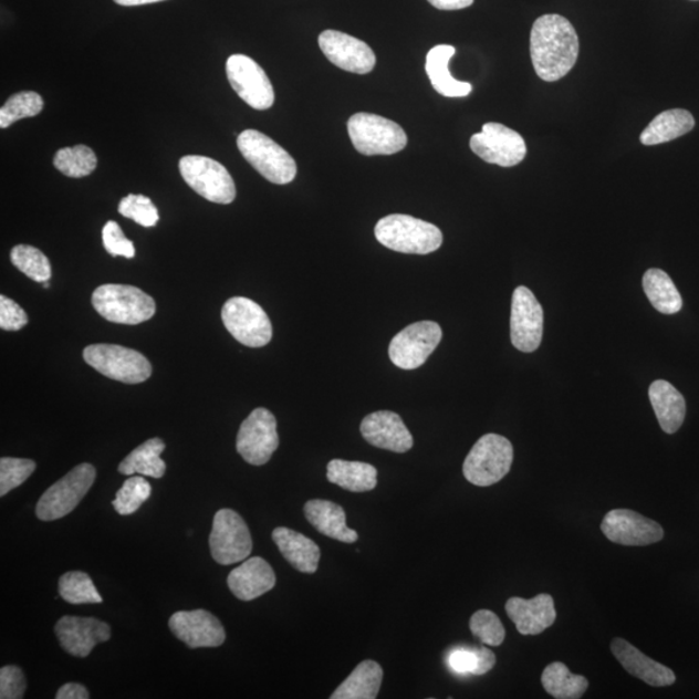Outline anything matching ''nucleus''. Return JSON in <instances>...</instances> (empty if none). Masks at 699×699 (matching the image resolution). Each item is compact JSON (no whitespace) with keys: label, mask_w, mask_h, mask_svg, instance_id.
Returning a JSON list of instances; mask_svg holds the SVG:
<instances>
[{"label":"nucleus","mask_w":699,"mask_h":699,"mask_svg":"<svg viewBox=\"0 0 699 699\" xmlns=\"http://www.w3.org/2000/svg\"><path fill=\"white\" fill-rule=\"evenodd\" d=\"M319 45L325 58L341 70L355 74H368L374 71L375 52L358 38L337 32V30H325L319 36Z\"/></svg>","instance_id":"obj_18"},{"label":"nucleus","mask_w":699,"mask_h":699,"mask_svg":"<svg viewBox=\"0 0 699 699\" xmlns=\"http://www.w3.org/2000/svg\"><path fill=\"white\" fill-rule=\"evenodd\" d=\"M455 52L453 45H436L428 53L425 71H427L431 85L438 94L446 97H466L472 93L473 86L468 82L456 81L448 70V64H450Z\"/></svg>","instance_id":"obj_27"},{"label":"nucleus","mask_w":699,"mask_h":699,"mask_svg":"<svg viewBox=\"0 0 699 699\" xmlns=\"http://www.w3.org/2000/svg\"><path fill=\"white\" fill-rule=\"evenodd\" d=\"M542 684L546 693L557 699L582 698L590 687L584 676L570 672L562 663H553L545 667Z\"/></svg>","instance_id":"obj_34"},{"label":"nucleus","mask_w":699,"mask_h":699,"mask_svg":"<svg viewBox=\"0 0 699 699\" xmlns=\"http://www.w3.org/2000/svg\"><path fill=\"white\" fill-rule=\"evenodd\" d=\"M643 286L653 307L659 313L672 315L681 310V294L665 271L650 269L645 272Z\"/></svg>","instance_id":"obj_33"},{"label":"nucleus","mask_w":699,"mask_h":699,"mask_svg":"<svg viewBox=\"0 0 699 699\" xmlns=\"http://www.w3.org/2000/svg\"><path fill=\"white\" fill-rule=\"evenodd\" d=\"M36 463L33 460L0 459V497H6L7 493L24 483L34 473Z\"/></svg>","instance_id":"obj_40"},{"label":"nucleus","mask_w":699,"mask_h":699,"mask_svg":"<svg viewBox=\"0 0 699 699\" xmlns=\"http://www.w3.org/2000/svg\"><path fill=\"white\" fill-rule=\"evenodd\" d=\"M152 495V486L144 477H131L116 493L112 505L121 515H131Z\"/></svg>","instance_id":"obj_39"},{"label":"nucleus","mask_w":699,"mask_h":699,"mask_svg":"<svg viewBox=\"0 0 699 699\" xmlns=\"http://www.w3.org/2000/svg\"><path fill=\"white\" fill-rule=\"evenodd\" d=\"M59 595L73 605L103 603L93 580L82 572H70L60 577Z\"/></svg>","instance_id":"obj_35"},{"label":"nucleus","mask_w":699,"mask_h":699,"mask_svg":"<svg viewBox=\"0 0 699 699\" xmlns=\"http://www.w3.org/2000/svg\"><path fill=\"white\" fill-rule=\"evenodd\" d=\"M649 398L660 428L667 435L678 431L687 413L686 399L670 383L657 379L649 387Z\"/></svg>","instance_id":"obj_28"},{"label":"nucleus","mask_w":699,"mask_h":699,"mask_svg":"<svg viewBox=\"0 0 699 699\" xmlns=\"http://www.w3.org/2000/svg\"><path fill=\"white\" fill-rule=\"evenodd\" d=\"M513 456L511 440L499 435H486L477 440L463 461V477L474 486L489 488L509 473Z\"/></svg>","instance_id":"obj_4"},{"label":"nucleus","mask_w":699,"mask_h":699,"mask_svg":"<svg viewBox=\"0 0 699 699\" xmlns=\"http://www.w3.org/2000/svg\"><path fill=\"white\" fill-rule=\"evenodd\" d=\"M530 53L535 73L545 82L564 79L580 56V36L560 14H544L531 29Z\"/></svg>","instance_id":"obj_1"},{"label":"nucleus","mask_w":699,"mask_h":699,"mask_svg":"<svg viewBox=\"0 0 699 699\" xmlns=\"http://www.w3.org/2000/svg\"><path fill=\"white\" fill-rule=\"evenodd\" d=\"M472 634L480 638V641L490 645V647H499L504 643L505 629L503 623L495 613L491 611H478L469 622Z\"/></svg>","instance_id":"obj_41"},{"label":"nucleus","mask_w":699,"mask_h":699,"mask_svg":"<svg viewBox=\"0 0 699 699\" xmlns=\"http://www.w3.org/2000/svg\"><path fill=\"white\" fill-rule=\"evenodd\" d=\"M169 627L191 649L218 648L226 641L222 623L216 615L204 609L173 614Z\"/></svg>","instance_id":"obj_19"},{"label":"nucleus","mask_w":699,"mask_h":699,"mask_svg":"<svg viewBox=\"0 0 699 699\" xmlns=\"http://www.w3.org/2000/svg\"><path fill=\"white\" fill-rule=\"evenodd\" d=\"M121 216L131 218L143 227H155L158 222V210L154 202L143 195H128L118 205Z\"/></svg>","instance_id":"obj_42"},{"label":"nucleus","mask_w":699,"mask_h":699,"mask_svg":"<svg viewBox=\"0 0 699 699\" xmlns=\"http://www.w3.org/2000/svg\"><path fill=\"white\" fill-rule=\"evenodd\" d=\"M186 184L210 202L228 205L237 199V186L222 164L204 156H186L179 161Z\"/></svg>","instance_id":"obj_9"},{"label":"nucleus","mask_w":699,"mask_h":699,"mask_svg":"<svg viewBox=\"0 0 699 699\" xmlns=\"http://www.w3.org/2000/svg\"><path fill=\"white\" fill-rule=\"evenodd\" d=\"M508 617L514 623L521 635H541L556 622L554 599L551 595L541 594L531 599L509 598L505 604Z\"/></svg>","instance_id":"obj_22"},{"label":"nucleus","mask_w":699,"mask_h":699,"mask_svg":"<svg viewBox=\"0 0 699 699\" xmlns=\"http://www.w3.org/2000/svg\"><path fill=\"white\" fill-rule=\"evenodd\" d=\"M103 244L113 257H125L128 260L135 257L133 241L125 237L123 228L114 220H109L103 228Z\"/></svg>","instance_id":"obj_43"},{"label":"nucleus","mask_w":699,"mask_h":699,"mask_svg":"<svg viewBox=\"0 0 699 699\" xmlns=\"http://www.w3.org/2000/svg\"><path fill=\"white\" fill-rule=\"evenodd\" d=\"M478 656V664L474 675H484L492 670L497 664V657L488 648H476Z\"/></svg>","instance_id":"obj_47"},{"label":"nucleus","mask_w":699,"mask_h":699,"mask_svg":"<svg viewBox=\"0 0 699 699\" xmlns=\"http://www.w3.org/2000/svg\"><path fill=\"white\" fill-rule=\"evenodd\" d=\"M227 79L237 94L257 111L271 108L275 102L272 83L253 59L232 55L226 64Z\"/></svg>","instance_id":"obj_15"},{"label":"nucleus","mask_w":699,"mask_h":699,"mask_svg":"<svg viewBox=\"0 0 699 699\" xmlns=\"http://www.w3.org/2000/svg\"><path fill=\"white\" fill-rule=\"evenodd\" d=\"M379 244L405 254H430L442 247V231L425 220L405 215H392L375 227Z\"/></svg>","instance_id":"obj_2"},{"label":"nucleus","mask_w":699,"mask_h":699,"mask_svg":"<svg viewBox=\"0 0 699 699\" xmlns=\"http://www.w3.org/2000/svg\"><path fill=\"white\" fill-rule=\"evenodd\" d=\"M96 469L91 463H80L62 480L53 483L38 501L35 514L44 522L64 519L79 507L95 482Z\"/></svg>","instance_id":"obj_7"},{"label":"nucleus","mask_w":699,"mask_h":699,"mask_svg":"<svg viewBox=\"0 0 699 699\" xmlns=\"http://www.w3.org/2000/svg\"><path fill=\"white\" fill-rule=\"evenodd\" d=\"M544 311L526 286L515 288L512 299L511 340L522 353H534L542 344Z\"/></svg>","instance_id":"obj_16"},{"label":"nucleus","mask_w":699,"mask_h":699,"mask_svg":"<svg viewBox=\"0 0 699 699\" xmlns=\"http://www.w3.org/2000/svg\"><path fill=\"white\" fill-rule=\"evenodd\" d=\"M114 2L124 7H134V6H144V4L164 2V0H114Z\"/></svg>","instance_id":"obj_50"},{"label":"nucleus","mask_w":699,"mask_h":699,"mask_svg":"<svg viewBox=\"0 0 699 699\" xmlns=\"http://www.w3.org/2000/svg\"><path fill=\"white\" fill-rule=\"evenodd\" d=\"M696 126L695 117L686 109H670L658 114L640 136L644 146H657L680 138Z\"/></svg>","instance_id":"obj_31"},{"label":"nucleus","mask_w":699,"mask_h":699,"mask_svg":"<svg viewBox=\"0 0 699 699\" xmlns=\"http://www.w3.org/2000/svg\"><path fill=\"white\" fill-rule=\"evenodd\" d=\"M53 165L70 178H83L93 174L97 166L94 150L86 146H75L58 150Z\"/></svg>","instance_id":"obj_36"},{"label":"nucleus","mask_w":699,"mask_h":699,"mask_svg":"<svg viewBox=\"0 0 699 699\" xmlns=\"http://www.w3.org/2000/svg\"><path fill=\"white\" fill-rule=\"evenodd\" d=\"M442 337V328L436 322L427 321L408 325L392 340L390 361L400 369L419 368L435 353Z\"/></svg>","instance_id":"obj_13"},{"label":"nucleus","mask_w":699,"mask_h":699,"mask_svg":"<svg viewBox=\"0 0 699 699\" xmlns=\"http://www.w3.org/2000/svg\"><path fill=\"white\" fill-rule=\"evenodd\" d=\"M43 98L34 91L12 95L0 109V128H7L22 118L35 117L43 111Z\"/></svg>","instance_id":"obj_37"},{"label":"nucleus","mask_w":699,"mask_h":699,"mask_svg":"<svg viewBox=\"0 0 699 699\" xmlns=\"http://www.w3.org/2000/svg\"><path fill=\"white\" fill-rule=\"evenodd\" d=\"M83 359L98 374L124 384H142L152 376V366L146 356L124 346L90 345L83 352Z\"/></svg>","instance_id":"obj_8"},{"label":"nucleus","mask_w":699,"mask_h":699,"mask_svg":"<svg viewBox=\"0 0 699 699\" xmlns=\"http://www.w3.org/2000/svg\"><path fill=\"white\" fill-rule=\"evenodd\" d=\"M222 321L234 340L248 347H263L272 338V324L257 302L233 298L225 303Z\"/></svg>","instance_id":"obj_11"},{"label":"nucleus","mask_w":699,"mask_h":699,"mask_svg":"<svg viewBox=\"0 0 699 699\" xmlns=\"http://www.w3.org/2000/svg\"><path fill=\"white\" fill-rule=\"evenodd\" d=\"M377 469L371 463L334 459L326 467V478L349 492H367L377 486Z\"/></svg>","instance_id":"obj_29"},{"label":"nucleus","mask_w":699,"mask_h":699,"mask_svg":"<svg viewBox=\"0 0 699 699\" xmlns=\"http://www.w3.org/2000/svg\"><path fill=\"white\" fill-rule=\"evenodd\" d=\"M361 431L372 446L395 453H405L414 447V438L400 419L392 411H378L364 417Z\"/></svg>","instance_id":"obj_21"},{"label":"nucleus","mask_w":699,"mask_h":699,"mask_svg":"<svg viewBox=\"0 0 699 699\" xmlns=\"http://www.w3.org/2000/svg\"><path fill=\"white\" fill-rule=\"evenodd\" d=\"M279 447L278 422L269 409L257 408L241 424L237 450L250 466L268 463Z\"/></svg>","instance_id":"obj_12"},{"label":"nucleus","mask_w":699,"mask_h":699,"mask_svg":"<svg viewBox=\"0 0 699 699\" xmlns=\"http://www.w3.org/2000/svg\"><path fill=\"white\" fill-rule=\"evenodd\" d=\"M470 149L488 164L512 167L523 161L528 155L522 136L504 125L489 123L480 134L470 139Z\"/></svg>","instance_id":"obj_14"},{"label":"nucleus","mask_w":699,"mask_h":699,"mask_svg":"<svg viewBox=\"0 0 699 699\" xmlns=\"http://www.w3.org/2000/svg\"><path fill=\"white\" fill-rule=\"evenodd\" d=\"M693 2H697V0H693Z\"/></svg>","instance_id":"obj_51"},{"label":"nucleus","mask_w":699,"mask_h":699,"mask_svg":"<svg viewBox=\"0 0 699 699\" xmlns=\"http://www.w3.org/2000/svg\"><path fill=\"white\" fill-rule=\"evenodd\" d=\"M383 667L375 660H363L348 678L334 690L331 699H375L382 689Z\"/></svg>","instance_id":"obj_30"},{"label":"nucleus","mask_w":699,"mask_h":699,"mask_svg":"<svg viewBox=\"0 0 699 699\" xmlns=\"http://www.w3.org/2000/svg\"><path fill=\"white\" fill-rule=\"evenodd\" d=\"M478 664V656L476 648L472 649H456L448 657V665L456 674H472L474 675Z\"/></svg>","instance_id":"obj_46"},{"label":"nucleus","mask_w":699,"mask_h":699,"mask_svg":"<svg viewBox=\"0 0 699 699\" xmlns=\"http://www.w3.org/2000/svg\"><path fill=\"white\" fill-rule=\"evenodd\" d=\"M94 309L106 321L117 324L136 325L149 321L156 314V302L139 288L121 284H105L93 293Z\"/></svg>","instance_id":"obj_3"},{"label":"nucleus","mask_w":699,"mask_h":699,"mask_svg":"<svg viewBox=\"0 0 699 699\" xmlns=\"http://www.w3.org/2000/svg\"><path fill=\"white\" fill-rule=\"evenodd\" d=\"M209 544L212 560L223 566L247 560L253 551L248 524L232 509H220L216 513Z\"/></svg>","instance_id":"obj_10"},{"label":"nucleus","mask_w":699,"mask_h":699,"mask_svg":"<svg viewBox=\"0 0 699 699\" xmlns=\"http://www.w3.org/2000/svg\"><path fill=\"white\" fill-rule=\"evenodd\" d=\"M227 584L233 596L241 602H252L277 586V575L268 561L252 557L232 570Z\"/></svg>","instance_id":"obj_23"},{"label":"nucleus","mask_w":699,"mask_h":699,"mask_svg":"<svg viewBox=\"0 0 699 699\" xmlns=\"http://www.w3.org/2000/svg\"><path fill=\"white\" fill-rule=\"evenodd\" d=\"M611 649L618 663L635 678L647 682L651 687H668L676 681V676L670 668L656 663L634 647L625 638H614Z\"/></svg>","instance_id":"obj_24"},{"label":"nucleus","mask_w":699,"mask_h":699,"mask_svg":"<svg viewBox=\"0 0 699 699\" xmlns=\"http://www.w3.org/2000/svg\"><path fill=\"white\" fill-rule=\"evenodd\" d=\"M58 699H88V690L77 682L64 684L62 688L58 690Z\"/></svg>","instance_id":"obj_48"},{"label":"nucleus","mask_w":699,"mask_h":699,"mask_svg":"<svg viewBox=\"0 0 699 699\" xmlns=\"http://www.w3.org/2000/svg\"><path fill=\"white\" fill-rule=\"evenodd\" d=\"M353 146L364 156H389L407 146V134L392 119L372 113H356L347 123Z\"/></svg>","instance_id":"obj_6"},{"label":"nucleus","mask_w":699,"mask_h":699,"mask_svg":"<svg viewBox=\"0 0 699 699\" xmlns=\"http://www.w3.org/2000/svg\"><path fill=\"white\" fill-rule=\"evenodd\" d=\"M11 261L25 275L36 283H45L51 278V263L40 249L18 246L12 249Z\"/></svg>","instance_id":"obj_38"},{"label":"nucleus","mask_w":699,"mask_h":699,"mask_svg":"<svg viewBox=\"0 0 699 699\" xmlns=\"http://www.w3.org/2000/svg\"><path fill=\"white\" fill-rule=\"evenodd\" d=\"M602 530L611 542L628 546L655 544L665 536L659 523L629 509H614L607 513Z\"/></svg>","instance_id":"obj_17"},{"label":"nucleus","mask_w":699,"mask_h":699,"mask_svg":"<svg viewBox=\"0 0 699 699\" xmlns=\"http://www.w3.org/2000/svg\"><path fill=\"white\" fill-rule=\"evenodd\" d=\"M241 155L263 178L273 185H288L298 175V164L275 140L257 131H246L238 138Z\"/></svg>","instance_id":"obj_5"},{"label":"nucleus","mask_w":699,"mask_h":699,"mask_svg":"<svg viewBox=\"0 0 699 699\" xmlns=\"http://www.w3.org/2000/svg\"><path fill=\"white\" fill-rule=\"evenodd\" d=\"M165 442L159 438L148 439L126 456L119 463L118 472L124 476L140 474L144 477L163 478L166 473V462L161 459Z\"/></svg>","instance_id":"obj_32"},{"label":"nucleus","mask_w":699,"mask_h":699,"mask_svg":"<svg viewBox=\"0 0 699 699\" xmlns=\"http://www.w3.org/2000/svg\"><path fill=\"white\" fill-rule=\"evenodd\" d=\"M305 515L319 533L334 539V541L352 544L359 539L358 533L347 526L344 508L330 500L307 501Z\"/></svg>","instance_id":"obj_25"},{"label":"nucleus","mask_w":699,"mask_h":699,"mask_svg":"<svg viewBox=\"0 0 699 699\" xmlns=\"http://www.w3.org/2000/svg\"><path fill=\"white\" fill-rule=\"evenodd\" d=\"M55 634L62 648L74 657L85 658L97 644L111 638V627L96 618L66 615L56 623Z\"/></svg>","instance_id":"obj_20"},{"label":"nucleus","mask_w":699,"mask_h":699,"mask_svg":"<svg viewBox=\"0 0 699 699\" xmlns=\"http://www.w3.org/2000/svg\"><path fill=\"white\" fill-rule=\"evenodd\" d=\"M431 6L442 11H458L468 9L472 6L474 0H428Z\"/></svg>","instance_id":"obj_49"},{"label":"nucleus","mask_w":699,"mask_h":699,"mask_svg":"<svg viewBox=\"0 0 699 699\" xmlns=\"http://www.w3.org/2000/svg\"><path fill=\"white\" fill-rule=\"evenodd\" d=\"M27 690L24 672L18 666H4L0 670V698L21 699Z\"/></svg>","instance_id":"obj_44"},{"label":"nucleus","mask_w":699,"mask_h":699,"mask_svg":"<svg viewBox=\"0 0 699 699\" xmlns=\"http://www.w3.org/2000/svg\"><path fill=\"white\" fill-rule=\"evenodd\" d=\"M28 324V315L17 302L2 295L0 298V328L20 331Z\"/></svg>","instance_id":"obj_45"},{"label":"nucleus","mask_w":699,"mask_h":699,"mask_svg":"<svg viewBox=\"0 0 699 699\" xmlns=\"http://www.w3.org/2000/svg\"><path fill=\"white\" fill-rule=\"evenodd\" d=\"M272 541L295 570L305 574L316 573L319 561H321V549L311 539L298 531L278 528L273 530Z\"/></svg>","instance_id":"obj_26"}]
</instances>
